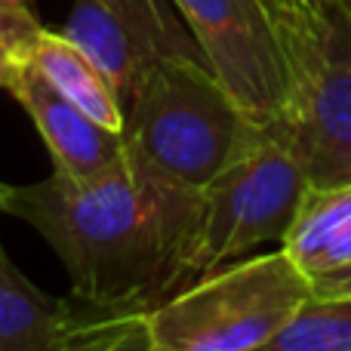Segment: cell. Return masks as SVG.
<instances>
[{
	"label": "cell",
	"mask_w": 351,
	"mask_h": 351,
	"mask_svg": "<svg viewBox=\"0 0 351 351\" xmlns=\"http://www.w3.org/2000/svg\"><path fill=\"white\" fill-rule=\"evenodd\" d=\"M0 210L53 247L90 311H148L194 280L204 191L130 158L93 179L10 185Z\"/></svg>",
	"instance_id": "obj_1"
},
{
	"label": "cell",
	"mask_w": 351,
	"mask_h": 351,
	"mask_svg": "<svg viewBox=\"0 0 351 351\" xmlns=\"http://www.w3.org/2000/svg\"><path fill=\"white\" fill-rule=\"evenodd\" d=\"M256 121L231 99L204 56H173L142 77L123 105L127 158L204 191L253 136Z\"/></svg>",
	"instance_id": "obj_2"
},
{
	"label": "cell",
	"mask_w": 351,
	"mask_h": 351,
	"mask_svg": "<svg viewBox=\"0 0 351 351\" xmlns=\"http://www.w3.org/2000/svg\"><path fill=\"white\" fill-rule=\"evenodd\" d=\"M287 59L284 123L311 188L351 182V10L268 0Z\"/></svg>",
	"instance_id": "obj_3"
},
{
	"label": "cell",
	"mask_w": 351,
	"mask_h": 351,
	"mask_svg": "<svg viewBox=\"0 0 351 351\" xmlns=\"http://www.w3.org/2000/svg\"><path fill=\"white\" fill-rule=\"evenodd\" d=\"M311 296V278L278 247L188 280L148 308V324L158 351H259Z\"/></svg>",
	"instance_id": "obj_4"
},
{
	"label": "cell",
	"mask_w": 351,
	"mask_h": 351,
	"mask_svg": "<svg viewBox=\"0 0 351 351\" xmlns=\"http://www.w3.org/2000/svg\"><path fill=\"white\" fill-rule=\"evenodd\" d=\"M308 191L299 154L284 123H256L243 148L204 188L194 278L284 243Z\"/></svg>",
	"instance_id": "obj_5"
},
{
	"label": "cell",
	"mask_w": 351,
	"mask_h": 351,
	"mask_svg": "<svg viewBox=\"0 0 351 351\" xmlns=\"http://www.w3.org/2000/svg\"><path fill=\"white\" fill-rule=\"evenodd\" d=\"M200 56L256 123L287 108V59L268 0H173Z\"/></svg>",
	"instance_id": "obj_6"
},
{
	"label": "cell",
	"mask_w": 351,
	"mask_h": 351,
	"mask_svg": "<svg viewBox=\"0 0 351 351\" xmlns=\"http://www.w3.org/2000/svg\"><path fill=\"white\" fill-rule=\"evenodd\" d=\"M62 34L105 74L121 108L154 65L173 56H200L173 0H74Z\"/></svg>",
	"instance_id": "obj_7"
},
{
	"label": "cell",
	"mask_w": 351,
	"mask_h": 351,
	"mask_svg": "<svg viewBox=\"0 0 351 351\" xmlns=\"http://www.w3.org/2000/svg\"><path fill=\"white\" fill-rule=\"evenodd\" d=\"M6 93L28 111L31 123L37 127L53 158V173H62L68 179H93L127 158L123 133L102 127L86 111L59 96L34 71V65L25 68Z\"/></svg>",
	"instance_id": "obj_8"
},
{
	"label": "cell",
	"mask_w": 351,
	"mask_h": 351,
	"mask_svg": "<svg viewBox=\"0 0 351 351\" xmlns=\"http://www.w3.org/2000/svg\"><path fill=\"white\" fill-rule=\"evenodd\" d=\"M280 247L311 280L351 265V182L327 188L308 185Z\"/></svg>",
	"instance_id": "obj_9"
},
{
	"label": "cell",
	"mask_w": 351,
	"mask_h": 351,
	"mask_svg": "<svg viewBox=\"0 0 351 351\" xmlns=\"http://www.w3.org/2000/svg\"><path fill=\"white\" fill-rule=\"evenodd\" d=\"M77 317L68 299L37 290L0 243V351H53Z\"/></svg>",
	"instance_id": "obj_10"
},
{
	"label": "cell",
	"mask_w": 351,
	"mask_h": 351,
	"mask_svg": "<svg viewBox=\"0 0 351 351\" xmlns=\"http://www.w3.org/2000/svg\"><path fill=\"white\" fill-rule=\"evenodd\" d=\"M34 71L53 86L59 96H65L71 105L99 121L102 127L123 133V108L117 102L111 84L105 74L93 65V59L71 43L62 31L43 28L40 40L34 47V59H31Z\"/></svg>",
	"instance_id": "obj_11"
},
{
	"label": "cell",
	"mask_w": 351,
	"mask_h": 351,
	"mask_svg": "<svg viewBox=\"0 0 351 351\" xmlns=\"http://www.w3.org/2000/svg\"><path fill=\"white\" fill-rule=\"evenodd\" d=\"M259 351H351V296H311Z\"/></svg>",
	"instance_id": "obj_12"
},
{
	"label": "cell",
	"mask_w": 351,
	"mask_h": 351,
	"mask_svg": "<svg viewBox=\"0 0 351 351\" xmlns=\"http://www.w3.org/2000/svg\"><path fill=\"white\" fill-rule=\"evenodd\" d=\"M53 351H158L148 311H93L65 330Z\"/></svg>",
	"instance_id": "obj_13"
},
{
	"label": "cell",
	"mask_w": 351,
	"mask_h": 351,
	"mask_svg": "<svg viewBox=\"0 0 351 351\" xmlns=\"http://www.w3.org/2000/svg\"><path fill=\"white\" fill-rule=\"evenodd\" d=\"M40 34L43 25L34 6L0 3V90H10L12 80L31 68Z\"/></svg>",
	"instance_id": "obj_14"
},
{
	"label": "cell",
	"mask_w": 351,
	"mask_h": 351,
	"mask_svg": "<svg viewBox=\"0 0 351 351\" xmlns=\"http://www.w3.org/2000/svg\"><path fill=\"white\" fill-rule=\"evenodd\" d=\"M311 284H315V296H324V299H330V296H351V265L339 268V271L324 274V278L311 280Z\"/></svg>",
	"instance_id": "obj_15"
},
{
	"label": "cell",
	"mask_w": 351,
	"mask_h": 351,
	"mask_svg": "<svg viewBox=\"0 0 351 351\" xmlns=\"http://www.w3.org/2000/svg\"><path fill=\"white\" fill-rule=\"evenodd\" d=\"M0 3H25V6H34V0H0Z\"/></svg>",
	"instance_id": "obj_16"
},
{
	"label": "cell",
	"mask_w": 351,
	"mask_h": 351,
	"mask_svg": "<svg viewBox=\"0 0 351 351\" xmlns=\"http://www.w3.org/2000/svg\"><path fill=\"white\" fill-rule=\"evenodd\" d=\"M6 188H10V185H3V182H0V206H3V197H6Z\"/></svg>",
	"instance_id": "obj_17"
},
{
	"label": "cell",
	"mask_w": 351,
	"mask_h": 351,
	"mask_svg": "<svg viewBox=\"0 0 351 351\" xmlns=\"http://www.w3.org/2000/svg\"><path fill=\"white\" fill-rule=\"evenodd\" d=\"M346 3H348V10H351V0H346Z\"/></svg>",
	"instance_id": "obj_18"
}]
</instances>
